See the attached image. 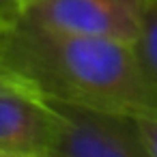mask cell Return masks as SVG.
I'll use <instances>...</instances> for the list:
<instances>
[{
    "label": "cell",
    "mask_w": 157,
    "mask_h": 157,
    "mask_svg": "<svg viewBox=\"0 0 157 157\" xmlns=\"http://www.w3.org/2000/svg\"><path fill=\"white\" fill-rule=\"evenodd\" d=\"M0 75L45 101L157 114V86L133 43L69 35L17 20L0 26Z\"/></svg>",
    "instance_id": "cell-1"
},
{
    "label": "cell",
    "mask_w": 157,
    "mask_h": 157,
    "mask_svg": "<svg viewBox=\"0 0 157 157\" xmlns=\"http://www.w3.org/2000/svg\"><path fill=\"white\" fill-rule=\"evenodd\" d=\"M58 112V131L45 157H151L136 116L50 101Z\"/></svg>",
    "instance_id": "cell-2"
},
{
    "label": "cell",
    "mask_w": 157,
    "mask_h": 157,
    "mask_svg": "<svg viewBox=\"0 0 157 157\" xmlns=\"http://www.w3.org/2000/svg\"><path fill=\"white\" fill-rule=\"evenodd\" d=\"M144 0H22V20L84 37L133 43Z\"/></svg>",
    "instance_id": "cell-3"
},
{
    "label": "cell",
    "mask_w": 157,
    "mask_h": 157,
    "mask_svg": "<svg viewBox=\"0 0 157 157\" xmlns=\"http://www.w3.org/2000/svg\"><path fill=\"white\" fill-rule=\"evenodd\" d=\"M58 123L50 101L0 75V153L45 157Z\"/></svg>",
    "instance_id": "cell-4"
},
{
    "label": "cell",
    "mask_w": 157,
    "mask_h": 157,
    "mask_svg": "<svg viewBox=\"0 0 157 157\" xmlns=\"http://www.w3.org/2000/svg\"><path fill=\"white\" fill-rule=\"evenodd\" d=\"M133 50L142 71L157 86V0H144L140 33L133 41Z\"/></svg>",
    "instance_id": "cell-5"
},
{
    "label": "cell",
    "mask_w": 157,
    "mask_h": 157,
    "mask_svg": "<svg viewBox=\"0 0 157 157\" xmlns=\"http://www.w3.org/2000/svg\"><path fill=\"white\" fill-rule=\"evenodd\" d=\"M136 125L148 155L157 157V114H140L136 116Z\"/></svg>",
    "instance_id": "cell-6"
},
{
    "label": "cell",
    "mask_w": 157,
    "mask_h": 157,
    "mask_svg": "<svg viewBox=\"0 0 157 157\" xmlns=\"http://www.w3.org/2000/svg\"><path fill=\"white\" fill-rule=\"evenodd\" d=\"M22 20V0H0V26Z\"/></svg>",
    "instance_id": "cell-7"
},
{
    "label": "cell",
    "mask_w": 157,
    "mask_h": 157,
    "mask_svg": "<svg viewBox=\"0 0 157 157\" xmlns=\"http://www.w3.org/2000/svg\"><path fill=\"white\" fill-rule=\"evenodd\" d=\"M0 157H26V155H13V153H0Z\"/></svg>",
    "instance_id": "cell-8"
}]
</instances>
